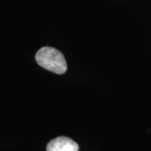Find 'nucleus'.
I'll use <instances>...</instances> for the list:
<instances>
[{
	"mask_svg": "<svg viewBox=\"0 0 151 151\" xmlns=\"http://www.w3.org/2000/svg\"><path fill=\"white\" fill-rule=\"evenodd\" d=\"M79 146L71 139L60 136L48 143L46 151H78Z\"/></svg>",
	"mask_w": 151,
	"mask_h": 151,
	"instance_id": "obj_2",
	"label": "nucleus"
},
{
	"mask_svg": "<svg viewBox=\"0 0 151 151\" xmlns=\"http://www.w3.org/2000/svg\"><path fill=\"white\" fill-rule=\"evenodd\" d=\"M35 60L41 67L56 74H63L67 69L64 55L52 47L40 49L36 53Z\"/></svg>",
	"mask_w": 151,
	"mask_h": 151,
	"instance_id": "obj_1",
	"label": "nucleus"
}]
</instances>
